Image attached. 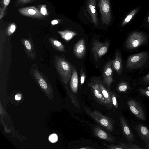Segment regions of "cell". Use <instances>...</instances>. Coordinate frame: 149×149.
I'll return each instance as SVG.
<instances>
[{"label": "cell", "instance_id": "1", "mask_svg": "<svg viewBox=\"0 0 149 149\" xmlns=\"http://www.w3.org/2000/svg\"><path fill=\"white\" fill-rule=\"evenodd\" d=\"M56 58L55 65L56 70L62 81L67 84L70 79L74 67L65 58L59 56Z\"/></svg>", "mask_w": 149, "mask_h": 149}, {"label": "cell", "instance_id": "2", "mask_svg": "<svg viewBox=\"0 0 149 149\" xmlns=\"http://www.w3.org/2000/svg\"><path fill=\"white\" fill-rule=\"evenodd\" d=\"M84 109L87 114L100 125L107 130L113 131V123L109 117L102 115L97 111H91L86 107H84Z\"/></svg>", "mask_w": 149, "mask_h": 149}, {"label": "cell", "instance_id": "3", "mask_svg": "<svg viewBox=\"0 0 149 149\" xmlns=\"http://www.w3.org/2000/svg\"><path fill=\"white\" fill-rule=\"evenodd\" d=\"M148 57V54L146 52L131 55L128 57L127 60L126 68L129 70L140 68L146 64Z\"/></svg>", "mask_w": 149, "mask_h": 149}, {"label": "cell", "instance_id": "4", "mask_svg": "<svg viewBox=\"0 0 149 149\" xmlns=\"http://www.w3.org/2000/svg\"><path fill=\"white\" fill-rule=\"evenodd\" d=\"M147 36L141 32H135L131 34L125 42V47L128 49L139 47L147 41Z\"/></svg>", "mask_w": 149, "mask_h": 149}, {"label": "cell", "instance_id": "5", "mask_svg": "<svg viewBox=\"0 0 149 149\" xmlns=\"http://www.w3.org/2000/svg\"><path fill=\"white\" fill-rule=\"evenodd\" d=\"M109 45L110 43L108 41L102 42H100L96 40H93L91 47V51L96 61H97L106 53Z\"/></svg>", "mask_w": 149, "mask_h": 149}, {"label": "cell", "instance_id": "6", "mask_svg": "<svg viewBox=\"0 0 149 149\" xmlns=\"http://www.w3.org/2000/svg\"><path fill=\"white\" fill-rule=\"evenodd\" d=\"M98 6L102 23L109 24L111 19L110 4L109 0H100Z\"/></svg>", "mask_w": 149, "mask_h": 149}, {"label": "cell", "instance_id": "7", "mask_svg": "<svg viewBox=\"0 0 149 149\" xmlns=\"http://www.w3.org/2000/svg\"><path fill=\"white\" fill-rule=\"evenodd\" d=\"M112 61H108L105 65L102 73L103 81L109 90H110L112 83L114 81L113 76Z\"/></svg>", "mask_w": 149, "mask_h": 149}, {"label": "cell", "instance_id": "8", "mask_svg": "<svg viewBox=\"0 0 149 149\" xmlns=\"http://www.w3.org/2000/svg\"><path fill=\"white\" fill-rule=\"evenodd\" d=\"M18 11L21 15L35 19H44L45 16L41 13L38 8L35 6L20 8Z\"/></svg>", "mask_w": 149, "mask_h": 149}, {"label": "cell", "instance_id": "9", "mask_svg": "<svg viewBox=\"0 0 149 149\" xmlns=\"http://www.w3.org/2000/svg\"><path fill=\"white\" fill-rule=\"evenodd\" d=\"M94 97L97 102L108 109L111 107L108 105L103 97L100 89L98 81L91 82L89 84Z\"/></svg>", "mask_w": 149, "mask_h": 149}, {"label": "cell", "instance_id": "10", "mask_svg": "<svg viewBox=\"0 0 149 149\" xmlns=\"http://www.w3.org/2000/svg\"><path fill=\"white\" fill-rule=\"evenodd\" d=\"M127 104L130 111L136 117L141 120H146L143 109L138 102L132 99L128 101Z\"/></svg>", "mask_w": 149, "mask_h": 149}, {"label": "cell", "instance_id": "11", "mask_svg": "<svg viewBox=\"0 0 149 149\" xmlns=\"http://www.w3.org/2000/svg\"><path fill=\"white\" fill-rule=\"evenodd\" d=\"M120 124L123 135L129 143L134 141V134L125 118L122 116L119 118Z\"/></svg>", "mask_w": 149, "mask_h": 149}, {"label": "cell", "instance_id": "12", "mask_svg": "<svg viewBox=\"0 0 149 149\" xmlns=\"http://www.w3.org/2000/svg\"><path fill=\"white\" fill-rule=\"evenodd\" d=\"M94 134L96 137L110 143L115 142V139L109 133L98 126L93 128Z\"/></svg>", "mask_w": 149, "mask_h": 149}, {"label": "cell", "instance_id": "13", "mask_svg": "<svg viewBox=\"0 0 149 149\" xmlns=\"http://www.w3.org/2000/svg\"><path fill=\"white\" fill-rule=\"evenodd\" d=\"M86 8L91 16L92 22L95 25L97 26L99 22L96 10V0H87Z\"/></svg>", "mask_w": 149, "mask_h": 149}, {"label": "cell", "instance_id": "14", "mask_svg": "<svg viewBox=\"0 0 149 149\" xmlns=\"http://www.w3.org/2000/svg\"><path fill=\"white\" fill-rule=\"evenodd\" d=\"M86 50L85 41L84 39L82 38L74 45L73 51L77 58L81 59L85 55Z\"/></svg>", "mask_w": 149, "mask_h": 149}, {"label": "cell", "instance_id": "15", "mask_svg": "<svg viewBox=\"0 0 149 149\" xmlns=\"http://www.w3.org/2000/svg\"><path fill=\"white\" fill-rule=\"evenodd\" d=\"M112 65L116 72L120 75L122 73L123 67L121 56L120 52H117L116 53L114 59L112 61Z\"/></svg>", "mask_w": 149, "mask_h": 149}, {"label": "cell", "instance_id": "16", "mask_svg": "<svg viewBox=\"0 0 149 149\" xmlns=\"http://www.w3.org/2000/svg\"><path fill=\"white\" fill-rule=\"evenodd\" d=\"M70 87L74 94H77L78 88V77L77 70L75 68L73 70L70 79Z\"/></svg>", "mask_w": 149, "mask_h": 149}, {"label": "cell", "instance_id": "17", "mask_svg": "<svg viewBox=\"0 0 149 149\" xmlns=\"http://www.w3.org/2000/svg\"><path fill=\"white\" fill-rule=\"evenodd\" d=\"M136 131L144 141L149 139V130L142 124L137 125L135 127Z\"/></svg>", "mask_w": 149, "mask_h": 149}, {"label": "cell", "instance_id": "18", "mask_svg": "<svg viewBox=\"0 0 149 149\" xmlns=\"http://www.w3.org/2000/svg\"><path fill=\"white\" fill-rule=\"evenodd\" d=\"M98 82L103 97L107 103L111 107L112 103L110 92L104 87L102 82L99 81Z\"/></svg>", "mask_w": 149, "mask_h": 149}, {"label": "cell", "instance_id": "19", "mask_svg": "<svg viewBox=\"0 0 149 149\" xmlns=\"http://www.w3.org/2000/svg\"><path fill=\"white\" fill-rule=\"evenodd\" d=\"M58 33L67 42L70 41L77 35L76 32L69 30L58 31Z\"/></svg>", "mask_w": 149, "mask_h": 149}, {"label": "cell", "instance_id": "20", "mask_svg": "<svg viewBox=\"0 0 149 149\" xmlns=\"http://www.w3.org/2000/svg\"><path fill=\"white\" fill-rule=\"evenodd\" d=\"M10 0H1L0 6V19H1L6 14L7 7L10 3Z\"/></svg>", "mask_w": 149, "mask_h": 149}, {"label": "cell", "instance_id": "21", "mask_svg": "<svg viewBox=\"0 0 149 149\" xmlns=\"http://www.w3.org/2000/svg\"><path fill=\"white\" fill-rule=\"evenodd\" d=\"M49 41L54 47L59 51L65 52L64 46L60 41L52 38H49Z\"/></svg>", "mask_w": 149, "mask_h": 149}, {"label": "cell", "instance_id": "22", "mask_svg": "<svg viewBox=\"0 0 149 149\" xmlns=\"http://www.w3.org/2000/svg\"><path fill=\"white\" fill-rule=\"evenodd\" d=\"M130 89L129 84L125 81L119 83L117 88V91L119 92L126 93L127 90Z\"/></svg>", "mask_w": 149, "mask_h": 149}, {"label": "cell", "instance_id": "23", "mask_svg": "<svg viewBox=\"0 0 149 149\" xmlns=\"http://www.w3.org/2000/svg\"><path fill=\"white\" fill-rule=\"evenodd\" d=\"M138 10V8H136L131 11L126 17L123 21L122 25L124 26L128 23L137 13Z\"/></svg>", "mask_w": 149, "mask_h": 149}, {"label": "cell", "instance_id": "24", "mask_svg": "<svg viewBox=\"0 0 149 149\" xmlns=\"http://www.w3.org/2000/svg\"><path fill=\"white\" fill-rule=\"evenodd\" d=\"M36 0H17L15 4L16 7L21 6L31 3Z\"/></svg>", "mask_w": 149, "mask_h": 149}, {"label": "cell", "instance_id": "25", "mask_svg": "<svg viewBox=\"0 0 149 149\" xmlns=\"http://www.w3.org/2000/svg\"><path fill=\"white\" fill-rule=\"evenodd\" d=\"M123 145L125 149H141V148L138 145L129 143H123Z\"/></svg>", "mask_w": 149, "mask_h": 149}, {"label": "cell", "instance_id": "26", "mask_svg": "<svg viewBox=\"0 0 149 149\" xmlns=\"http://www.w3.org/2000/svg\"><path fill=\"white\" fill-rule=\"evenodd\" d=\"M16 25L14 23H12L10 24L7 29V33L8 36L12 34L15 31Z\"/></svg>", "mask_w": 149, "mask_h": 149}, {"label": "cell", "instance_id": "27", "mask_svg": "<svg viewBox=\"0 0 149 149\" xmlns=\"http://www.w3.org/2000/svg\"><path fill=\"white\" fill-rule=\"evenodd\" d=\"M110 93L112 104L115 108H118V104L115 94L113 92L111 91H110Z\"/></svg>", "mask_w": 149, "mask_h": 149}, {"label": "cell", "instance_id": "28", "mask_svg": "<svg viewBox=\"0 0 149 149\" xmlns=\"http://www.w3.org/2000/svg\"><path fill=\"white\" fill-rule=\"evenodd\" d=\"M46 6H47L45 5H42L39 6H38V8L40 10L41 13L45 16H46L48 15Z\"/></svg>", "mask_w": 149, "mask_h": 149}, {"label": "cell", "instance_id": "29", "mask_svg": "<svg viewBox=\"0 0 149 149\" xmlns=\"http://www.w3.org/2000/svg\"><path fill=\"white\" fill-rule=\"evenodd\" d=\"M106 147L109 149H124V147L121 143H119V145H107Z\"/></svg>", "mask_w": 149, "mask_h": 149}, {"label": "cell", "instance_id": "30", "mask_svg": "<svg viewBox=\"0 0 149 149\" xmlns=\"http://www.w3.org/2000/svg\"><path fill=\"white\" fill-rule=\"evenodd\" d=\"M80 84L81 85H82L84 82L86 75L85 73L84 72L82 68H81L80 70Z\"/></svg>", "mask_w": 149, "mask_h": 149}, {"label": "cell", "instance_id": "31", "mask_svg": "<svg viewBox=\"0 0 149 149\" xmlns=\"http://www.w3.org/2000/svg\"><path fill=\"white\" fill-rule=\"evenodd\" d=\"M24 44L26 49L28 52H31L32 50V47L30 42L28 40H24Z\"/></svg>", "mask_w": 149, "mask_h": 149}, {"label": "cell", "instance_id": "32", "mask_svg": "<svg viewBox=\"0 0 149 149\" xmlns=\"http://www.w3.org/2000/svg\"><path fill=\"white\" fill-rule=\"evenodd\" d=\"M138 91L140 94L149 97V90L141 88Z\"/></svg>", "mask_w": 149, "mask_h": 149}, {"label": "cell", "instance_id": "33", "mask_svg": "<svg viewBox=\"0 0 149 149\" xmlns=\"http://www.w3.org/2000/svg\"><path fill=\"white\" fill-rule=\"evenodd\" d=\"M49 139L52 142H55L57 140L58 137L56 134H53L50 136Z\"/></svg>", "mask_w": 149, "mask_h": 149}, {"label": "cell", "instance_id": "34", "mask_svg": "<svg viewBox=\"0 0 149 149\" xmlns=\"http://www.w3.org/2000/svg\"><path fill=\"white\" fill-rule=\"evenodd\" d=\"M143 81L145 83L149 84V74L143 77Z\"/></svg>", "mask_w": 149, "mask_h": 149}, {"label": "cell", "instance_id": "35", "mask_svg": "<svg viewBox=\"0 0 149 149\" xmlns=\"http://www.w3.org/2000/svg\"><path fill=\"white\" fill-rule=\"evenodd\" d=\"M58 20L55 19L51 21V24L52 25H54L58 24Z\"/></svg>", "mask_w": 149, "mask_h": 149}, {"label": "cell", "instance_id": "36", "mask_svg": "<svg viewBox=\"0 0 149 149\" xmlns=\"http://www.w3.org/2000/svg\"><path fill=\"white\" fill-rule=\"evenodd\" d=\"M15 99L17 100H20L21 98V95L19 94H17L15 96Z\"/></svg>", "mask_w": 149, "mask_h": 149}, {"label": "cell", "instance_id": "37", "mask_svg": "<svg viewBox=\"0 0 149 149\" xmlns=\"http://www.w3.org/2000/svg\"><path fill=\"white\" fill-rule=\"evenodd\" d=\"M144 142L146 144V147L145 148L149 149V139L145 141Z\"/></svg>", "mask_w": 149, "mask_h": 149}, {"label": "cell", "instance_id": "38", "mask_svg": "<svg viewBox=\"0 0 149 149\" xmlns=\"http://www.w3.org/2000/svg\"><path fill=\"white\" fill-rule=\"evenodd\" d=\"M94 148H92L91 147H83L79 148L80 149H94Z\"/></svg>", "mask_w": 149, "mask_h": 149}, {"label": "cell", "instance_id": "39", "mask_svg": "<svg viewBox=\"0 0 149 149\" xmlns=\"http://www.w3.org/2000/svg\"><path fill=\"white\" fill-rule=\"evenodd\" d=\"M146 90H149V86L147 87L145 89Z\"/></svg>", "mask_w": 149, "mask_h": 149}, {"label": "cell", "instance_id": "40", "mask_svg": "<svg viewBox=\"0 0 149 149\" xmlns=\"http://www.w3.org/2000/svg\"><path fill=\"white\" fill-rule=\"evenodd\" d=\"M147 22H149V16L148 17V19H147Z\"/></svg>", "mask_w": 149, "mask_h": 149}]
</instances>
